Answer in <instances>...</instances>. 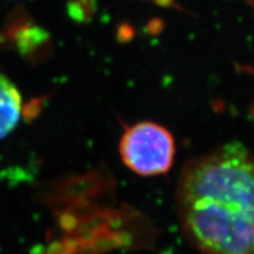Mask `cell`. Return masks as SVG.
<instances>
[{
	"mask_svg": "<svg viewBox=\"0 0 254 254\" xmlns=\"http://www.w3.org/2000/svg\"><path fill=\"white\" fill-rule=\"evenodd\" d=\"M187 239L202 254H254V153L238 142L187 161L177 189Z\"/></svg>",
	"mask_w": 254,
	"mask_h": 254,
	"instance_id": "6da1fadb",
	"label": "cell"
},
{
	"mask_svg": "<svg viewBox=\"0 0 254 254\" xmlns=\"http://www.w3.org/2000/svg\"><path fill=\"white\" fill-rule=\"evenodd\" d=\"M176 150L172 133L154 122H139L126 127L119 141L124 165L141 177L168 172L173 166Z\"/></svg>",
	"mask_w": 254,
	"mask_h": 254,
	"instance_id": "7a4b0ae2",
	"label": "cell"
},
{
	"mask_svg": "<svg viewBox=\"0 0 254 254\" xmlns=\"http://www.w3.org/2000/svg\"><path fill=\"white\" fill-rule=\"evenodd\" d=\"M18 30L8 28L7 36L14 34L12 41L17 43L19 52L32 63H40L50 56L52 40L46 30L28 23L19 24Z\"/></svg>",
	"mask_w": 254,
	"mask_h": 254,
	"instance_id": "3957f363",
	"label": "cell"
},
{
	"mask_svg": "<svg viewBox=\"0 0 254 254\" xmlns=\"http://www.w3.org/2000/svg\"><path fill=\"white\" fill-rule=\"evenodd\" d=\"M21 109L20 92L8 78L0 74V139L5 138L17 127Z\"/></svg>",
	"mask_w": 254,
	"mask_h": 254,
	"instance_id": "277c9868",
	"label": "cell"
},
{
	"mask_svg": "<svg viewBox=\"0 0 254 254\" xmlns=\"http://www.w3.org/2000/svg\"><path fill=\"white\" fill-rule=\"evenodd\" d=\"M68 14L72 19L80 23H86L91 20L95 12L94 0H69Z\"/></svg>",
	"mask_w": 254,
	"mask_h": 254,
	"instance_id": "5b68a950",
	"label": "cell"
},
{
	"mask_svg": "<svg viewBox=\"0 0 254 254\" xmlns=\"http://www.w3.org/2000/svg\"><path fill=\"white\" fill-rule=\"evenodd\" d=\"M253 114H254V110H253Z\"/></svg>",
	"mask_w": 254,
	"mask_h": 254,
	"instance_id": "8992f818",
	"label": "cell"
}]
</instances>
